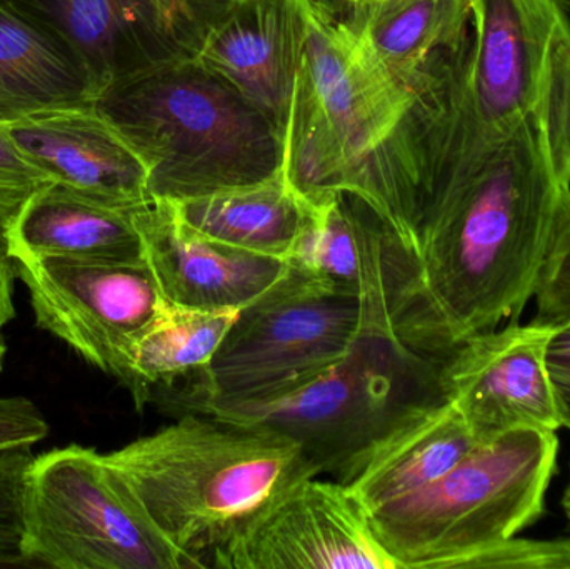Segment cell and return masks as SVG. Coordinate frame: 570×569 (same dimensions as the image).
<instances>
[{
	"label": "cell",
	"instance_id": "obj_1",
	"mask_svg": "<svg viewBox=\"0 0 570 569\" xmlns=\"http://www.w3.org/2000/svg\"><path fill=\"white\" fill-rule=\"evenodd\" d=\"M354 206L362 316L347 353L274 400L190 411L277 431L337 480L392 431L451 403L444 366L459 344L419 293L407 247L355 194Z\"/></svg>",
	"mask_w": 570,
	"mask_h": 569
},
{
	"label": "cell",
	"instance_id": "obj_2",
	"mask_svg": "<svg viewBox=\"0 0 570 569\" xmlns=\"http://www.w3.org/2000/svg\"><path fill=\"white\" fill-rule=\"evenodd\" d=\"M568 190L549 170L534 116L478 166L422 190L415 283L452 340L461 343L521 314L534 296Z\"/></svg>",
	"mask_w": 570,
	"mask_h": 569
},
{
	"label": "cell",
	"instance_id": "obj_3",
	"mask_svg": "<svg viewBox=\"0 0 570 569\" xmlns=\"http://www.w3.org/2000/svg\"><path fill=\"white\" fill-rule=\"evenodd\" d=\"M417 94L395 82L351 23L308 0L283 134L287 183L308 203L355 194L412 251L414 200L401 150Z\"/></svg>",
	"mask_w": 570,
	"mask_h": 569
},
{
	"label": "cell",
	"instance_id": "obj_4",
	"mask_svg": "<svg viewBox=\"0 0 570 569\" xmlns=\"http://www.w3.org/2000/svg\"><path fill=\"white\" fill-rule=\"evenodd\" d=\"M157 530L197 568L276 498L318 477L297 443L269 428L203 413L106 454Z\"/></svg>",
	"mask_w": 570,
	"mask_h": 569
},
{
	"label": "cell",
	"instance_id": "obj_5",
	"mask_svg": "<svg viewBox=\"0 0 570 569\" xmlns=\"http://www.w3.org/2000/svg\"><path fill=\"white\" fill-rule=\"evenodd\" d=\"M94 106L146 164L153 200L183 203L283 173L279 129L196 56L124 77Z\"/></svg>",
	"mask_w": 570,
	"mask_h": 569
},
{
	"label": "cell",
	"instance_id": "obj_6",
	"mask_svg": "<svg viewBox=\"0 0 570 569\" xmlns=\"http://www.w3.org/2000/svg\"><path fill=\"white\" fill-rule=\"evenodd\" d=\"M568 27L570 0H472L468 39L439 60L412 109L417 204L429 184L478 166L534 116L549 47Z\"/></svg>",
	"mask_w": 570,
	"mask_h": 569
},
{
	"label": "cell",
	"instance_id": "obj_7",
	"mask_svg": "<svg viewBox=\"0 0 570 569\" xmlns=\"http://www.w3.org/2000/svg\"><path fill=\"white\" fill-rule=\"evenodd\" d=\"M558 453L556 431H511L368 523L397 569L465 568L544 514Z\"/></svg>",
	"mask_w": 570,
	"mask_h": 569
},
{
	"label": "cell",
	"instance_id": "obj_8",
	"mask_svg": "<svg viewBox=\"0 0 570 569\" xmlns=\"http://www.w3.org/2000/svg\"><path fill=\"white\" fill-rule=\"evenodd\" d=\"M361 316V293L322 283L288 264L274 286L239 311L209 366L153 403L184 414L209 404L274 400L337 363Z\"/></svg>",
	"mask_w": 570,
	"mask_h": 569
},
{
	"label": "cell",
	"instance_id": "obj_9",
	"mask_svg": "<svg viewBox=\"0 0 570 569\" xmlns=\"http://www.w3.org/2000/svg\"><path fill=\"white\" fill-rule=\"evenodd\" d=\"M22 514L30 567L197 568L157 530L106 454L90 448L72 444L33 457Z\"/></svg>",
	"mask_w": 570,
	"mask_h": 569
},
{
	"label": "cell",
	"instance_id": "obj_10",
	"mask_svg": "<svg viewBox=\"0 0 570 569\" xmlns=\"http://www.w3.org/2000/svg\"><path fill=\"white\" fill-rule=\"evenodd\" d=\"M37 326L134 391V353L170 304L146 263L37 257L16 263Z\"/></svg>",
	"mask_w": 570,
	"mask_h": 569
},
{
	"label": "cell",
	"instance_id": "obj_11",
	"mask_svg": "<svg viewBox=\"0 0 570 569\" xmlns=\"http://www.w3.org/2000/svg\"><path fill=\"white\" fill-rule=\"evenodd\" d=\"M209 568L397 569L338 481L307 478L210 553Z\"/></svg>",
	"mask_w": 570,
	"mask_h": 569
},
{
	"label": "cell",
	"instance_id": "obj_12",
	"mask_svg": "<svg viewBox=\"0 0 570 569\" xmlns=\"http://www.w3.org/2000/svg\"><path fill=\"white\" fill-rule=\"evenodd\" d=\"M556 327L511 323L454 347L444 366L445 393L478 444L524 428H562L546 361Z\"/></svg>",
	"mask_w": 570,
	"mask_h": 569
},
{
	"label": "cell",
	"instance_id": "obj_13",
	"mask_svg": "<svg viewBox=\"0 0 570 569\" xmlns=\"http://www.w3.org/2000/svg\"><path fill=\"white\" fill-rule=\"evenodd\" d=\"M3 127L50 183L126 213L153 203L146 164L94 100L37 110Z\"/></svg>",
	"mask_w": 570,
	"mask_h": 569
},
{
	"label": "cell",
	"instance_id": "obj_14",
	"mask_svg": "<svg viewBox=\"0 0 570 569\" xmlns=\"http://www.w3.org/2000/svg\"><path fill=\"white\" fill-rule=\"evenodd\" d=\"M144 261L170 306L240 311L287 273V261L217 243L180 219L176 204L153 200L132 214Z\"/></svg>",
	"mask_w": 570,
	"mask_h": 569
},
{
	"label": "cell",
	"instance_id": "obj_15",
	"mask_svg": "<svg viewBox=\"0 0 570 569\" xmlns=\"http://www.w3.org/2000/svg\"><path fill=\"white\" fill-rule=\"evenodd\" d=\"M59 37L79 59L96 97L157 63L196 56L159 0H6Z\"/></svg>",
	"mask_w": 570,
	"mask_h": 569
},
{
	"label": "cell",
	"instance_id": "obj_16",
	"mask_svg": "<svg viewBox=\"0 0 570 569\" xmlns=\"http://www.w3.org/2000/svg\"><path fill=\"white\" fill-rule=\"evenodd\" d=\"M308 0H230L196 57L256 104L284 134L307 33Z\"/></svg>",
	"mask_w": 570,
	"mask_h": 569
},
{
	"label": "cell",
	"instance_id": "obj_17",
	"mask_svg": "<svg viewBox=\"0 0 570 569\" xmlns=\"http://www.w3.org/2000/svg\"><path fill=\"white\" fill-rule=\"evenodd\" d=\"M475 447L464 418L445 403L392 431L337 481L368 517L441 480Z\"/></svg>",
	"mask_w": 570,
	"mask_h": 569
},
{
	"label": "cell",
	"instance_id": "obj_18",
	"mask_svg": "<svg viewBox=\"0 0 570 569\" xmlns=\"http://www.w3.org/2000/svg\"><path fill=\"white\" fill-rule=\"evenodd\" d=\"M134 213L94 203L56 183L37 189L7 229L13 263L69 257L96 263H146Z\"/></svg>",
	"mask_w": 570,
	"mask_h": 569
},
{
	"label": "cell",
	"instance_id": "obj_19",
	"mask_svg": "<svg viewBox=\"0 0 570 569\" xmlns=\"http://www.w3.org/2000/svg\"><path fill=\"white\" fill-rule=\"evenodd\" d=\"M352 7L348 23L365 49L417 96L439 60L459 49L471 30L472 0H371Z\"/></svg>",
	"mask_w": 570,
	"mask_h": 569
},
{
	"label": "cell",
	"instance_id": "obj_20",
	"mask_svg": "<svg viewBox=\"0 0 570 569\" xmlns=\"http://www.w3.org/2000/svg\"><path fill=\"white\" fill-rule=\"evenodd\" d=\"M94 99L92 82L72 50L46 27L0 0V124Z\"/></svg>",
	"mask_w": 570,
	"mask_h": 569
},
{
	"label": "cell",
	"instance_id": "obj_21",
	"mask_svg": "<svg viewBox=\"0 0 570 569\" xmlns=\"http://www.w3.org/2000/svg\"><path fill=\"white\" fill-rule=\"evenodd\" d=\"M180 219L217 243L287 261L312 203L284 173L266 183L174 203Z\"/></svg>",
	"mask_w": 570,
	"mask_h": 569
},
{
	"label": "cell",
	"instance_id": "obj_22",
	"mask_svg": "<svg viewBox=\"0 0 570 569\" xmlns=\"http://www.w3.org/2000/svg\"><path fill=\"white\" fill-rule=\"evenodd\" d=\"M239 311H200L169 306L144 334L134 353V391L137 410L157 394L179 386V381L199 376L213 360L220 341Z\"/></svg>",
	"mask_w": 570,
	"mask_h": 569
},
{
	"label": "cell",
	"instance_id": "obj_23",
	"mask_svg": "<svg viewBox=\"0 0 570 569\" xmlns=\"http://www.w3.org/2000/svg\"><path fill=\"white\" fill-rule=\"evenodd\" d=\"M287 263L322 283L361 293L354 194H332L312 203Z\"/></svg>",
	"mask_w": 570,
	"mask_h": 569
},
{
	"label": "cell",
	"instance_id": "obj_24",
	"mask_svg": "<svg viewBox=\"0 0 570 569\" xmlns=\"http://www.w3.org/2000/svg\"><path fill=\"white\" fill-rule=\"evenodd\" d=\"M534 117L549 170L570 189V27L549 47Z\"/></svg>",
	"mask_w": 570,
	"mask_h": 569
},
{
	"label": "cell",
	"instance_id": "obj_25",
	"mask_svg": "<svg viewBox=\"0 0 570 569\" xmlns=\"http://www.w3.org/2000/svg\"><path fill=\"white\" fill-rule=\"evenodd\" d=\"M538 301L535 321L561 324L570 321V190L562 197L554 237L542 266L534 293Z\"/></svg>",
	"mask_w": 570,
	"mask_h": 569
},
{
	"label": "cell",
	"instance_id": "obj_26",
	"mask_svg": "<svg viewBox=\"0 0 570 569\" xmlns=\"http://www.w3.org/2000/svg\"><path fill=\"white\" fill-rule=\"evenodd\" d=\"M30 448L0 453V567H30L23 548V487Z\"/></svg>",
	"mask_w": 570,
	"mask_h": 569
},
{
	"label": "cell",
	"instance_id": "obj_27",
	"mask_svg": "<svg viewBox=\"0 0 570 569\" xmlns=\"http://www.w3.org/2000/svg\"><path fill=\"white\" fill-rule=\"evenodd\" d=\"M465 568L570 569V537L558 540L511 538L482 551Z\"/></svg>",
	"mask_w": 570,
	"mask_h": 569
},
{
	"label": "cell",
	"instance_id": "obj_28",
	"mask_svg": "<svg viewBox=\"0 0 570 569\" xmlns=\"http://www.w3.org/2000/svg\"><path fill=\"white\" fill-rule=\"evenodd\" d=\"M49 183V177L13 146L0 124V230L7 233L26 200Z\"/></svg>",
	"mask_w": 570,
	"mask_h": 569
},
{
	"label": "cell",
	"instance_id": "obj_29",
	"mask_svg": "<svg viewBox=\"0 0 570 569\" xmlns=\"http://www.w3.org/2000/svg\"><path fill=\"white\" fill-rule=\"evenodd\" d=\"M49 433L46 418L26 398H0V453L26 450Z\"/></svg>",
	"mask_w": 570,
	"mask_h": 569
},
{
	"label": "cell",
	"instance_id": "obj_30",
	"mask_svg": "<svg viewBox=\"0 0 570 569\" xmlns=\"http://www.w3.org/2000/svg\"><path fill=\"white\" fill-rule=\"evenodd\" d=\"M546 361L562 428L570 430V321L556 327L549 340Z\"/></svg>",
	"mask_w": 570,
	"mask_h": 569
},
{
	"label": "cell",
	"instance_id": "obj_31",
	"mask_svg": "<svg viewBox=\"0 0 570 569\" xmlns=\"http://www.w3.org/2000/svg\"><path fill=\"white\" fill-rule=\"evenodd\" d=\"M16 274V263L10 257L6 233L0 230V331L16 316V307H13Z\"/></svg>",
	"mask_w": 570,
	"mask_h": 569
},
{
	"label": "cell",
	"instance_id": "obj_32",
	"mask_svg": "<svg viewBox=\"0 0 570 569\" xmlns=\"http://www.w3.org/2000/svg\"><path fill=\"white\" fill-rule=\"evenodd\" d=\"M562 507H564L566 517H568L570 523V484L568 490H566L564 498H562Z\"/></svg>",
	"mask_w": 570,
	"mask_h": 569
},
{
	"label": "cell",
	"instance_id": "obj_33",
	"mask_svg": "<svg viewBox=\"0 0 570 569\" xmlns=\"http://www.w3.org/2000/svg\"><path fill=\"white\" fill-rule=\"evenodd\" d=\"M3 360H6V343H3L2 334H0V373H2Z\"/></svg>",
	"mask_w": 570,
	"mask_h": 569
},
{
	"label": "cell",
	"instance_id": "obj_34",
	"mask_svg": "<svg viewBox=\"0 0 570 569\" xmlns=\"http://www.w3.org/2000/svg\"><path fill=\"white\" fill-rule=\"evenodd\" d=\"M345 2L351 3V6H357V3L371 2V0H345Z\"/></svg>",
	"mask_w": 570,
	"mask_h": 569
}]
</instances>
